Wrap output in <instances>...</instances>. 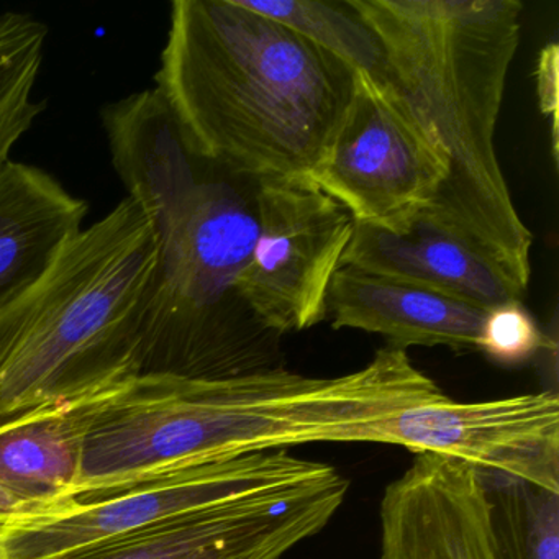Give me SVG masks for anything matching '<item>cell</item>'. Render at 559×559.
I'll return each instance as SVG.
<instances>
[{
    "label": "cell",
    "mask_w": 559,
    "mask_h": 559,
    "mask_svg": "<svg viewBox=\"0 0 559 559\" xmlns=\"http://www.w3.org/2000/svg\"><path fill=\"white\" fill-rule=\"evenodd\" d=\"M103 123L158 250L140 374L222 379L281 368L283 336L240 293L257 243V182L198 155L158 90L104 107Z\"/></svg>",
    "instance_id": "1"
},
{
    "label": "cell",
    "mask_w": 559,
    "mask_h": 559,
    "mask_svg": "<svg viewBox=\"0 0 559 559\" xmlns=\"http://www.w3.org/2000/svg\"><path fill=\"white\" fill-rule=\"evenodd\" d=\"M443 394L405 349L358 371L312 378L281 368L222 379L139 374L94 417L76 500L195 464L307 443H385L401 408Z\"/></svg>",
    "instance_id": "2"
},
{
    "label": "cell",
    "mask_w": 559,
    "mask_h": 559,
    "mask_svg": "<svg viewBox=\"0 0 559 559\" xmlns=\"http://www.w3.org/2000/svg\"><path fill=\"white\" fill-rule=\"evenodd\" d=\"M353 74L240 0H175L155 90L202 158L257 185L309 181Z\"/></svg>",
    "instance_id": "3"
},
{
    "label": "cell",
    "mask_w": 559,
    "mask_h": 559,
    "mask_svg": "<svg viewBox=\"0 0 559 559\" xmlns=\"http://www.w3.org/2000/svg\"><path fill=\"white\" fill-rule=\"evenodd\" d=\"M384 51L389 80L450 162L431 224L483 254L526 293L533 235L497 159V120L522 34L519 0H345Z\"/></svg>",
    "instance_id": "4"
},
{
    "label": "cell",
    "mask_w": 559,
    "mask_h": 559,
    "mask_svg": "<svg viewBox=\"0 0 559 559\" xmlns=\"http://www.w3.org/2000/svg\"><path fill=\"white\" fill-rule=\"evenodd\" d=\"M156 260L152 222L132 198L83 228L0 310V414L136 378Z\"/></svg>",
    "instance_id": "5"
},
{
    "label": "cell",
    "mask_w": 559,
    "mask_h": 559,
    "mask_svg": "<svg viewBox=\"0 0 559 559\" xmlns=\"http://www.w3.org/2000/svg\"><path fill=\"white\" fill-rule=\"evenodd\" d=\"M340 476L287 450L195 464L0 530V559H45L176 516L254 499H293Z\"/></svg>",
    "instance_id": "6"
},
{
    "label": "cell",
    "mask_w": 559,
    "mask_h": 559,
    "mask_svg": "<svg viewBox=\"0 0 559 559\" xmlns=\"http://www.w3.org/2000/svg\"><path fill=\"white\" fill-rule=\"evenodd\" d=\"M450 175L433 130L389 80L355 70L353 93L310 185L358 225L399 234L427 211Z\"/></svg>",
    "instance_id": "7"
},
{
    "label": "cell",
    "mask_w": 559,
    "mask_h": 559,
    "mask_svg": "<svg viewBox=\"0 0 559 559\" xmlns=\"http://www.w3.org/2000/svg\"><path fill=\"white\" fill-rule=\"evenodd\" d=\"M257 214L241 296L277 335L319 325L355 231L352 215L309 181L258 182Z\"/></svg>",
    "instance_id": "8"
},
{
    "label": "cell",
    "mask_w": 559,
    "mask_h": 559,
    "mask_svg": "<svg viewBox=\"0 0 559 559\" xmlns=\"http://www.w3.org/2000/svg\"><path fill=\"white\" fill-rule=\"evenodd\" d=\"M385 443L559 493L556 392L480 402H457L444 394L425 399L389 418Z\"/></svg>",
    "instance_id": "9"
},
{
    "label": "cell",
    "mask_w": 559,
    "mask_h": 559,
    "mask_svg": "<svg viewBox=\"0 0 559 559\" xmlns=\"http://www.w3.org/2000/svg\"><path fill=\"white\" fill-rule=\"evenodd\" d=\"M348 489L340 474L293 499L211 507L45 559H281L329 525Z\"/></svg>",
    "instance_id": "10"
},
{
    "label": "cell",
    "mask_w": 559,
    "mask_h": 559,
    "mask_svg": "<svg viewBox=\"0 0 559 559\" xmlns=\"http://www.w3.org/2000/svg\"><path fill=\"white\" fill-rule=\"evenodd\" d=\"M381 559H509L484 474L438 454H415L381 500Z\"/></svg>",
    "instance_id": "11"
},
{
    "label": "cell",
    "mask_w": 559,
    "mask_h": 559,
    "mask_svg": "<svg viewBox=\"0 0 559 559\" xmlns=\"http://www.w3.org/2000/svg\"><path fill=\"white\" fill-rule=\"evenodd\" d=\"M342 266L424 287L484 310L522 300L525 294L483 254L424 215L399 234L355 224Z\"/></svg>",
    "instance_id": "12"
},
{
    "label": "cell",
    "mask_w": 559,
    "mask_h": 559,
    "mask_svg": "<svg viewBox=\"0 0 559 559\" xmlns=\"http://www.w3.org/2000/svg\"><path fill=\"white\" fill-rule=\"evenodd\" d=\"M487 310L443 294L342 266L333 277L326 313L333 329L384 336L392 348L447 346L477 352Z\"/></svg>",
    "instance_id": "13"
},
{
    "label": "cell",
    "mask_w": 559,
    "mask_h": 559,
    "mask_svg": "<svg viewBox=\"0 0 559 559\" xmlns=\"http://www.w3.org/2000/svg\"><path fill=\"white\" fill-rule=\"evenodd\" d=\"M126 384L0 414V486L58 512L67 509L76 500L91 424Z\"/></svg>",
    "instance_id": "14"
},
{
    "label": "cell",
    "mask_w": 559,
    "mask_h": 559,
    "mask_svg": "<svg viewBox=\"0 0 559 559\" xmlns=\"http://www.w3.org/2000/svg\"><path fill=\"white\" fill-rule=\"evenodd\" d=\"M90 205L37 166L0 165V310L24 296L83 231Z\"/></svg>",
    "instance_id": "15"
},
{
    "label": "cell",
    "mask_w": 559,
    "mask_h": 559,
    "mask_svg": "<svg viewBox=\"0 0 559 559\" xmlns=\"http://www.w3.org/2000/svg\"><path fill=\"white\" fill-rule=\"evenodd\" d=\"M48 27L21 12L0 15V165L34 127L45 104L34 99Z\"/></svg>",
    "instance_id": "16"
},
{
    "label": "cell",
    "mask_w": 559,
    "mask_h": 559,
    "mask_svg": "<svg viewBox=\"0 0 559 559\" xmlns=\"http://www.w3.org/2000/svg\"><path fill=\"white\" fill-rule=\"evenodd\" d=\"M243 8L286 25L325 53L352 70L374 76L385 73L384 51L371 28L356 17L345 2L329 4L316 0H240Z\"/></svg>",
    "instance_id": "17"
},
{
    "label": "cell",
    "mask_w": 559,
    "mask_h": 559,
    "mask_svg": "<svg viewBox=\"0 0 559 559\" xmlns=\"http://www.w3.org/2000/svg\"><path fill=\"white\" fill-rule=\"evenodd\" d=\"M483 474L509 559H559V493Z\"/></svg>",
    "instance_id": "18"
},
{
    "label": "cell",
    "mask_w": 559,
    "mask_h": 559,
    "mask_svg": "<svg viewBox=\"0 0 559 559\" xmlns=\"http://www.w3.org/2000/svg\"><path fill=\"white\" fill-rule=\"evenodd\" d=\"M545 333L536 325L522 300L487 310L477 336V352L502 365H520L538 355Z\"/></svg>",
    "instance_id": "19"
},
{
    "label": "cell",
    "mask_w": 559,
    "mask_h": 559,
    "mask_svg": "<svg viewBox=\"0 0 559 559\" xmlns=\"http://www.w3.org/2000/svg\"><path fill=\"white\" fill-rule=\"evenodd\" d=\"M55 512L58 510L32 502V500L24 499V497L0 486V530L17 525V523L31 522L37 516L50 515Z\"/></svg>",
    "instance_id": "20"
},
{
    "label": "cell",
    "mask_w": 559,
    "mask_h": 559,
    "mask_svg": "<svg viewBox=\"0 0 559 559\" xmlns=\"http://www.w3.org/2000/svg\"><path fill=\"white\" fill-rule=\"evenodd\" d=\"M558 53H556V45L546 48L542 55V63H539V91H542L543 110L551 114L552 126L556 130V107H558Z\"/></svg>",
    "instance_id": "21"
}]
</instances>
